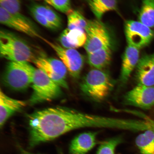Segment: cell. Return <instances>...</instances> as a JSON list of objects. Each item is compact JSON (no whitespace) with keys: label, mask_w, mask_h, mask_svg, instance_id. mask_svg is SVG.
<instances>
[{"label":"cell","mask_w":154,"mask_h":154,"mask_svg":"<svg viewBox=\"0 0 154 154\" xmlns=\"http://www.w3.org/2000/svg\"><path fill=\"white\" fill-rule=\"evenodd\" d=\"M30 148L55 139L78 129L96 128L99 119L96 115L69 108L57 106L35 112L29 116Z\"/></svg>","instance_id":"6da1fadb"},{"label":"cell","mask_w":154,"mask_h":154,"mask_svg":"<svg viewBox=\"0 0 154 154\" xmlns=\"http://www.w3.org/2000/svg\"><path fill=\"white\" fill-rule=\"evenodd\" d=\"M0 54L2 57L14 62L33 63L37 57L25 40L5 29L0 31Z\"/></svg>","instance_id":"7a4b0ae2"},{"label":"cell","mask_w":154,"mask_h":154,"mask_svg":"<svg viewBox=\"0 0 154 154\" xmlns=\"http://www.w3.org/2000/svg\"><path fill=\"white\" fill-rule=\"evenodd\" d=\"M114 80L107 72L94 69L88 72L80 84L82 93L94 102L104 100L114 88Z\"/></svg>","instance_id":"3957f363"},{"label":"cell","mask_w":154,"mask_h":154,"mask_svg":"<svg viewBox=\"0 0 154 154\" xmlns=\"http://www.w3.org/2000/svg\"><path fill=\"white\" fill-rule=\"evenodd\" d=\"M35 69L29 63L10 61L3 75V82L14 91H24L32 85Z\"/></svg>","instance_id":"277c9868"},{"label":"cell","mask_w":154,"mask_h":154,"mask_svg":"<svg viewBox=\"0 0 154 154\" xmlns=\"http://www.w3.org/2000/svg\"><path fill=\"white\" fill-rule=\"evenodd\" d=\"M32 86L33 92L29 99L31 105L51 101L62 94L61 87L37 68L34 71Z\"/></svg>","instance_id":"5b68a950"},{"label":"cell","mask_w":154,"mask_h":154,"mask_svg":"<svg viewBox=\"0 0 154 154\" xmlns=\"http://www.w3.org/2000/svg\"><path fill=\"white\" fill-rule=\"evenodd\" d=\"M85 31L87 40L84 47L88 54L112 45L111 38L108 29L100 20H88Z\"/></svg>","instance_id":"8992f818"},{"label":"cell","mask_w":154,"mask_h":154,"mask_svg":"<svg viewBox=\"0 0 154 154\" xmlns=\"http://www.w3.org/2000/svg\"><path fill=\"white\" fill-rule=\"evenodd\" d=\"M43 41L55 51L70 75L75 79L79 78L84 63V57L76 49L63 47L60 44L51 42L45 38Z\"/></svg>","instance_id":"52a82bcc"},{"label":"cell","mask_w":154,"mask_h":154,"mask_svg":"<svg viewBox=\"0 0 154 154\" xmlns=\"http://www.w3.org/2000/svg\"><path fill=\"white\" fill-rule=\"evenodd\" d=\"M0 22L1 24L30 37L42 40L44 38L34 23L20 12L11 14L1 7Z\"/></svg>","instance_id":"ba28073f"},{"label":"cell","mask_w":154,"mask_h":154,"mask_svg":"<svg viewBox=\"0 0 154 154\" xmlns=\"http://www.w3.org/2000/svg\"><path fill=\"white\" fill-rule=\"evenodd\" d=\"M33 63L61 88H68L66 80L67 69L61 60L43 56L36 57Z\"/></svg>","instance_id":"9c48e42d"},{"label":"cell","mask_w":154,"mask_h":154,"mask_svg":"<svg viewBox=\"0 0 154 154\" xmlns=\"http://www.w3.org/2000/svg\"><path fill=\"white\" fill-rule=\"evenodd\" d=\"M125 36L128 45L140 49L149 45L154 38V32L139 21H127Z\"/></svg>","instance_id":"30bf717a"},{"label":"cell","mask_w":154,"mask_h":154,"mask_svg":"<svg viewBox=\"0 0 154 154\" xmlns=\"http://www.w3.org/2000/svg\"><path fill=\"white\" fill-rule=\"evenodd\" d=\"M123 102L125 105L142 109L152 108L154 106V86L137 85L125 94Z\"/></svg>","instance_id":"8fae6325"},{"label":"cell","mask_w":154,"mask_h":154,"mask_svg":"<svg viewBox=\"0 0 154 154\" xmlns=\"http://www.w3.org/2000/svg\"><path fill=\"white\" fill-rule=\"evenodd\" d=\"M135 70L134 78L137 85L154 86V53L140 58Z\"/></svg>","instance_id":"7c38bea8"},{"label":"cell","mask_w":154,"mask_h":154,"mask_svg":"<svg viewBox=\"0 0 154 154\" xmlns=\"http://www.w3.org/2000/svg\"><path fill=\"white\" fill-rule=\"evenodd\" d=\"M140 49L128 45L123 55L119 82L120 86H124L128 82L131 75L135 69L140 59Z\"/></svg>","instance_id":"4fadbf2b"},{"label":"cell","mask_w":154,"mask_h":154,"mask_svg":"<svg viewBox=\"0 0 154 154\" xmlns=\"http://www.w3.org/2000/svg\"><path fill=\"white\" fill-rule=\"evenodd\" d=\"M26 102L9 97L0 90V126L3 127L8 119L26 106Z\"/></svg>","instance_id":"5bb4252c"},{"label":"cell","mask_w":154,"mask_h":154,"mask_svg":"<svg viewBox=\"0 0 154 154\" xmlns=\"http://www.w3.org/2000/svg\"><path fill=\"white\" fill-rule=\"evenodd\" d=\"M96 132H87L78 135L73 139L69 147L70 154H86L97 144Z\"/></svg>","instance_id":"9a60e30c"},{"label":"cell","mask_w":154,"mask_h":154,"mask_svg":"<svg viewBox=\"0 0 154 154\" xmlns=\"http://www.w3.org/2000/svg\"><path fill=\"white\" fill-rule=\"evenodd\" d=\"M87 35L85 30L65 29L59 38L60 45L68 49H75L85 45Z\"/></svg>","instance_id":"2e32d148"},{"label":"cell","mask_w":154,"mask_h":154,"mask_svg":"<svg viewBox=\"0 0 154 154\" xmlns=\"http://www.w3.org/2000/svg\"><path fill=\"white\" fill-rule=\"evenodd\" d=\"M112 56V45L88 54V62L94 69L103 70L110 63Z\"/></svg>","instance_id":"e0dca14e"},{"label":"cell","mask_w":154,"mask_h":154,"mask_svg":"<svg viewBox=\"0 0 154 154\" xmlns=\"http://www.w3.org/2000/svg\"><path fill=\"white\" fill-rule=\"evenodd\" d=\"M92 12L98 20L105 13L117 9V0H86Z\"/></svg>","instance_id":"ac0fdd59"},{"label":"cell","mask_w":154,"mask_h":154,"mask_svg":"<svg viewBox=\"0 0 154 154\" xmlns=\"http://www.w3.org/2000/svg\"><path fill=\"white\" fill-rule=\"evenodd\" d=\"M29 11H33L42 15L58 29L62 27V20L60 16L48 6L34 4L30 7Z\"/></svg>","instance_id":"d6986e66"},{"label":"cell","mask_w":154,"mask_h":154,"mask_svg":"<svg viewBox=\"0 0 154 154\" xmlns=\"http://www.w3.org/2000/svg\"><path fill=\"white\" fill-rule=\"evenodd\" d=\"M135 143L142 154H154V131H144L137 137Z\"/></svg>","instance_id":"ffe728a7"},{"label":"cell","mask_w":154,"mask_h":154,"mask_svg":"<svg viewBox=\"0 0 154 154\" xmlns=\"http://www.w3.org/2000/svg\"><path fill=\"white\" fill-rule=\"evenodd\" d=\"M138 19L149 27H154V0H142Z\"/></svg>","instance_id":"44dd1931"},{"label":"cell","mask_w":154,"mask_h":154,"mask_svg":"<svg viewBox=\"0 0 154 154\" xmlns=\"http://www.w3.org/2000/svg\"><path fill=\"white\" fill-rule=\"evenodd\" d=\"M67 27L69 29H80L85 30L88 20L79 11L72 10L67 13Z\"/></svg>","instance_id":"7402d4cb"},{"label":"cell","mask_w":154,"mask_h":154,"mask_svg":"<svg viewBox=\"0 0 154 154\" xmlns=\"http://www.w3.org/2000/svg\"><path fill=\"white\" fill-rule=\"evenodd\" d=\"M122 140V137L120 136L105 140L100 146L96 154H115L116 149Z\"/></svg>","instance_id":"603a6c76"},{"label":"cell","mask_w":154,"mask_h":154,"mask_svg":"<svg viewBox=\"0 0 154 154\" xmlns=\"http://www.w3.org/2000/svg\"><path fill=\"white\" fill-rule=\"evenodd\" d=\"M46 3L60 12L67 14L72 10L70 0H45Z\"/></svg>","instance_id":"cb8c5ba5"},{"label":"cell","mask_w":154,"mask_h":154,"mask_svg":"<svg viewBox=\"0 0 154 154\" xmlns=\"http://www.w3.org/2000/svg\"><path fill=\"white\" fill-rule=\"evenodd\" d=\"M1 7L11 14L20 12V0H0Z\"/></svg>","instance_id":"d4e9b609"},{"label":"cell","mask_w":154,"mask_h":154,"mask_svg":"<svg viewBox=\"0 0 154 154\" xmlns=\"http://www.w3.org/2000/svg\"><path fill=\"white\" fill-rule=\"evenodd\" d=\"M30 11L32 17L42 26L51 30H56L58 29L56 27L52 24L42 15L38 14L33 11Z\"/></svg>","instance_id":"484cf974"},{"label":"cell","mask_w":154,"mask_h":154,"mask_svg":"<svg viewBox=\"0 0 154 154\" xmlns=\"http://www.w3.org/2000/svg\"><path fill=\"white\" fill-rule=\"evenodd\" d=\"M19 149H20L21 154H33L26 151V150L23 149L22 147H19Z\"/></svg>","instance_id":"4316f807"},{"label":"cell","mask_w":154,"mask_h":154,"mask_svg":"<svg viewBox=\"0 0 154 154\" xmlns=\"http://www.w3.org/2000/svg\"><path fill=\"white\" fill-rule=\"evenodd\" d=\"M44 1H45V0H44Z\"/></svg>","instance_id":"83f0119b"}]
</instances>
